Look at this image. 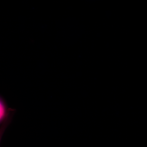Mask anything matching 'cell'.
Listing matches in <instances>:
<instances>
[{
  "label": "cell",
  "mask_w": 147,
  "mask_h": 147,
  "mask_svg": "<svg viewBox=\"0 0 147 147\" xmlns=\"http://www.w3.org/2000/svg\"><path fill=\"white\" fill-rule=\"evenodd\" d=\"M14 110L8 108L4 100L0 97V123L12 116Z\"/></svg>",
  "instance_id": "1"
},
{
  "label": "cell",
  "mask_w": 147,
  "mask_h": 147,
  "mask_svg": "<svg viewBox=\"0 0 147 147\" xmlns=\"http://www.w3.org/2000/svg\"><path fill=\"white\" fill-rule=\"evenodd\" d=\"M12 116H10L9 117L5 120L3 123L2 124L1 127H0V143H1V140L2 138L4 133L6 129L8 126L11 120Z\"/></svg>",
  "instance_id": "2"
}]
</instances>
